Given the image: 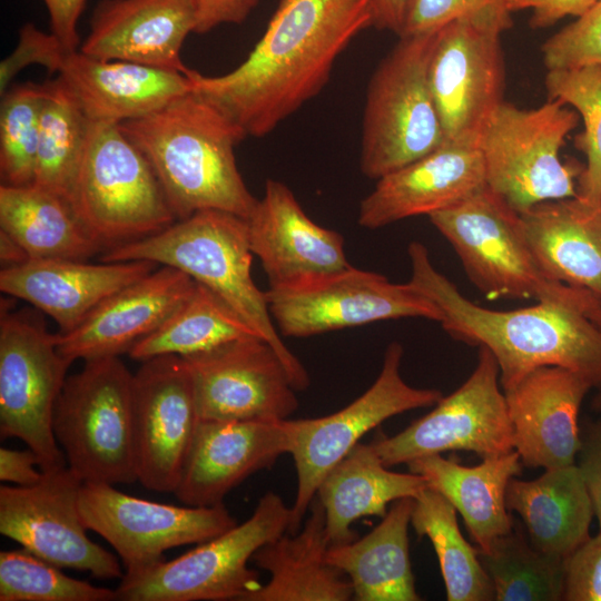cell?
<instances>
[{
  "instance_id": "1",
  "label": "cell",
  "mask_w": 601,
  "mask_h": 601,
  "mask_svg": "<svg viewBox=\"0 0 601 601\" xmlns=\"http://www.w3.org/2000/svg\"><path fill=\"white\" fill-rule=\"evenodd\" d=\"M370 27L371 0H279L244 62L219 76L186 75L247 137H263L322 91L337 58Z\"/></svg>"
},
{
  "instance_id": "2",
  "label": "cell",
  "mask_w": 601,
  "mask_h": 601,
  "mask_svg": "<svg viewBox=\"0 0 601 601\" xmlns=\"http://www.w3.org/2000/svg\"><path fill=\"white\" fill-rule=\"evenodd\" d=\"M410 282L441 309V325L453 338L486 347L495 357L503 390L541 366H562L601 386V329L587 315L595 297L588 292L572 302H538L529 307L494 311L466 298L432 264L427 248L412 242Z\"/></svg>"
},
{
  "instance_id": "3",
  "label": "cell",
  "mask_w": 601,
  "mask_h": 601,
  "mask_svg": "<svg viewBox=\"0 0 601 601\" xmlns=\"http://www.w3.org/2000/svg\"><path fill=\"white\" fill-rule=\"evenodd\" d=\"M118 126L151 165L177 220L206 209L249 218L258 198L247 188L234 151L247 136L195 91Z\"/></svg>"
},
{
  "instance_id": "4",
  "label": "cell",
  "mask_w": 601,
  "mask_h": 601,
  "mask_svg": "<svg viewBox=\"0 0 601 601\" xmlns=\"http://www.w3.org/2000/svg\"><path fill=\"white\" fill-rule=\"evenodd\" d=\"M253 256L247 220L228 211L206 209L157 234L108 249L100 259L107 263L147 260L170 266L205 285L272 345L294 388L306 390L309 375L282 341L265 292L253 280Z\"/></svg>"
},
{
  "instance_id": "5",
  "label": "cell",
  "mask_w": 601,
  "mask_h": 601,
  "mask_svg": "<svg viewBox=\"0 0 601 601\" xmlns=\"http://www.w3.org/2000/svg\"><path fill=\"white\" fill-rule=\"evenodd\" d=\"M70 204L106 250L177 221L151 165L111 122L90 120Z\"/></svg>"
},
{
  "instance_id": "6",
  "label": "cell",
  "mask_w": 601,
  "mask_h": 601,
  "mask_svg": "<svg viewBox=\"0 0 601 601\" xmlns=\"http://www.w3.org/2000/svg\"><path fill=\"white\" fill-rule=\"evenodd\" d=\"M132 382L119 356L85 361L65 382L52 427L68 467L83 483L137 481Z\"/></svg>"
},
{
  "instance_id": "7",
  "label": "cell",
  "mask_w": 601,
  "mask_h": 601,
  "mask_svg": "<svg viewBox=\"0 0 601 601\" xmlns=\"http://www.w3.org/2000/svg\"><path fill=\"white\" fill-rule=\"evenodd\" d=\"M436 33L400 37L371 77L359 156L361 170L371 179L422 158L445 141L427 75Z\"/></svg>"
},
{
  "instance_id": "8",
  "label": "cell",
  "mask_w": 601,
  "mask_h": 601,
  "mask_svg": "<svg viewBox=\"0 0 601 601\" xmlns=\"http://www.w3.org/2000/svg\"><path fill=\"white\" fill-rule=\"evenodd\" d=\"M428 218L489 299L572 302L589 292L545 276L524 236L520 214L487 185Z\"/></svg>"
},
{
  "instance_id": "9",
  "label": "cell",
  "mask_w": 601,
  "mask_h": 601,
  "mask_svg": "<svg viewBox=\"0 0 601 601\" xmlns=\"http://www.w3.org/2000/svg\"><path fill=\"white\" fill-rule=\"evenodd\" d=\"M579 117L559 99L530 109L503 101L479 140L486 185L519 214L575 197L583 167L563 162L560 151Z\"/></svg>"
},
{
  "instance_id": "10",
  "label": "cell",
  "mask_w": 601,
  "mask_h": 601,
  "mask_svg": "<svg viewBox=\"0 0 601 601\" xmlns=\"http://www.w3.org/2000/svg\"><path fill=\"white\" fill-rule=\"evenodd\" d=\"M289 524L290 508L278 494L267 492L245 522L178 558L139 574H124L117 600L246 601L262 585L248 561L259 548L288 532Z\"/></svg>"
},
{
  "instance_id": "11",
  "label": "cell",
  "mask_w": 601,
  "mask_h": 601,
  "mask_svg": "<svg viewBox=\"0 0 601 601\" xmlns=\"http://www.w3.org/2000/svg\"><path fill=\"white\" fill-rule=\"evenodd\" d=\"M512 26V13L503 12L461 18L437 31L427 75L445 141L479 146L504 101L501 36Z\"/></svg>"
},
{
  "instance_id": "12",
  "label": "cell",
  "mask_w": 601,
  "mask_h": 601,
  "mask_svg": "<svg viewBox=\"0 0 601 601\" xmlns=\"http://www.w3.org/2000/svg\"><path fill=\"white\" fill-rule=\"evenodd\" d=\"M71 363L56 334L31 311H1L0 434L23 441L42 471L67 465L52 427L53 412Z\"/></svg>"
},
{
  "instance_id": "13",
  "label": "cell",
  "mask_w": 601,
  "mask_h": 601,
  "mask_svg": "<svg viewBox=\"0 0 601 601\" xmlns=\"http://www.w3.org/2000/svg\"><path fill=\"white\" fill-rule=\"evenodd\" d=\"M265 295L282 334L292 337L386 319H442L440 307L411 282L392 283L352 265L269 286Z\"/></svg>"
},
{
  "instance_id": "14",
  "label": "cell",
  "mask_w": 601,
  "mask_h": 601,
  "mask_svg": "<svg viewBox=\"0 0 601 601\" xmlns=\"http://www.w3.org/2000/svg\"><path fill=\"white\" fill-rule=\"evenodd\" d=\"M402 357L403 346L391 343L377 378L359 397L333 414L293 420L295 442L290 454L295 462L297 491L290 508L288 533L299 531L325 474L368 431L394 415L433 406L443 397L439 390L408 385L401 375Z\"/></svg>"
},
{
  "instance_id": "15",
  "label": "cell",
  "mask_w": 601,
  "mask_h": 601,
  "mask_svg": "<svg viewBox=\"0 0 601 601\" xmlns=\"http://www.w3.org/2000/svg\"><path fill=\"white\" fill-rule=\"evenodd\" d=\"M499 384L495 357L479 346L476 366L457 390L402 432L372 442L382 462L390 467L445 451H469L482 459L513 451L512 424Z\"/></svg>"
},
{
  "instance_id": "16",
  "label": "cell",
  "mask_w": 601,
  "mask_h": 601,
  "mask_svg": "<svg viewBox=\"0 0 601 601\" xmlns=\"http://www.w3.org/2000/svg\"><path fill=\"white\" fill-rule=\"evenodd\" d=\"M79 509L86 528L118 553L126 575L162 562L164 552L171 548L203 543L237 524L223 503L164 504L126 494L107 483H82Z\"/></svg>"
},
{
  "instance_id": "17",
  "label": "cell",
  "mask_w": 601,
  "mask_h": 601,
  "mask_svg": "<svg viewBox=\"0 0 601 601\" xmlns=\"http://www.w3.org/2000/svg\"><path fill=\"white\" fill-rule=\"evenodd\" d=\"M82 481L68 465L29 486L0 487V533L61 569L99 580L122 578L118 559L87 535L79 509Z\"/></svg>"
},
{
  "instance_id": "18",
  "label": "cell",
  "mask_w": 601,
  "mask_h": 601,
  "mask_svg": "<svg viewBox=\"0 0 601 601\" xmlns=\"http://www.w3.org/2000/svg\"><path fill=\"white\" fill-rule=\"evenodd\" d=\"M183 359L199 420L280 421L298 407L285 365L262 337L237 339Z\"/></svg>"
},
{
  "instance_id": "19",
  "label": "cell",
  "mask_w": 601,
  "mask_h": 601,
  "mask_svg": "<svg viewBox=\"0 0 601 601\" xmlns=\"http://www.w3.org/2000/svg\"><path fill=\"white\" fill-rule=\"evenodd\" d=\"M132 402L137 481L150 491L175 493L199 422L183 357L142 361L134 374Z\"/></svg>"
},
{
  "instance_id": "20",
  "label": "cell",
  "mask_w": 601,
  "mask_h": 601,
  "mask_svg": "<svg viewBox=\"0 0 601 601\" xmlns=\"http://www.w3.org/2000/svg\"><path fill=\"white\" fill-rule=\"evenodd\" d=\"M294 421L199 420L175 491L185 505L214 506L249 475L293 450Z\"/></svg>"
},
{
  "instance_id": "21",
  "label": "cell",
  "mask_w": 601,
  "mask_h": 601,
  "mask_svg": "<svg viewBox=\"0 0 601 601\" xmlns=\"http://www.w3.org/2000/svg\"><path fill=\"white\" fill-rule=\"evenodd\" d=\"M591 388L574 371L541 366L503 390L522 464L545 470L575 464L580 407Z\"/></svg>"
},
{
  "instance_id": "22",
  "label": "cell",
  "mask_w": 601,
  "mask_h": 601,
  "mask_svg": "<svg viewBox=\"0 0 601 601\" xmlns=\"http://www.w3.org/2000/svg\"><path fill=\"white\" fill-rule=\"evenodd\" d=\"M195 285L187 274L161 266L110 295L76 328L57 333V347L70 363L129 353L171 316Z\"/></svg>"
},
{
  "instance_id": "23",
  "label": "cell",
  "mask_w": 601,
  "mask_h": 601,
  "mask_svg": "<svg viewBox=\"0 0 601 601\" xmlns=\"http://www.w3.org/2000/svg\"><path fill=\"white\" fill-rule=\"evenodd\" d=\"M477 145L444 141L422 158L377 179L361 201L358 224L376 229L451 207L485 186Z\"/></svg>"
},
{
  "instance_id": "24",
  "label": "cell",
  "mask_w": 601,
  "mask_h": 601,
  "mask_svg": "<svg viewBox=\"0 0 601 601\" xmlns=\"http://www.w3.org/2000/svg\"><path fill=\"white\" fill-rule=\"evenodd\" d=\"M196 22L197 0H99L78 50L186 72L180 51Z\"/></svg>"
},
{
  "instance_id": "25",
  "label": "cell",
  "mask_w": 601,
  "mask_h": 601,
  "mask_svg": "<svg viewBox=\"0 0 601 601\" xmlns=\"http://www.w3.org/2000/svg\"><path fill=\"white\" fill-rule=\"evenodd\" d=\"M247 220L252 252L269 286L349 266L344 237L311 219L293 191L268 179Z\"/></svg>"
},
{
  "instance_id": "26",
  "label": "cell",
  "mask_w": 601,
  "mask_h": 601,
  "mask_svg": "<svg viewBox=\"0 0 601 601\" xmlns=\"http://www.w3.org/2000/svg\"><path fill=\"white\" fill-rule=\"evenodd\" d=\"M147 260L88 264L73 259H29L0 272L2 293L50 316L59 333L76 328L100 303L156 269Z\"/></svg>"
},
{
  "instance_id": "27",
  "label": "cell",
  "mask_w": 601,
  "mask_h": 601,
  "mask_svg": "<svg viewBox=\"0 0 601 601\" xmlns=\"http://www.w3.org/2000/svg\"><path fill=\"white\" fill-rule=\"evenodd\" d=\"M59 76L89 120L117 125L145 117L190 90L186 72L99 59L79 50L67 55Z\"/></svg>"
},
{
  "instance_id": "28",
  "label": "cell",
  "mask_w": 601,
  "mask_h": 601,
  "mask_svg": "<svg viewBox=\"0 0 601 601\" xmlns=\"http://www.w3.org/2000/svg\"><path fill=\"white\" fill-rule=\"evenodd\" d=\"M520 217L545 276L587 289L601 302V205L575 196L536 204Z\"/></svg>"
},
{
  "instance_id": "29",
  "label": "cell",
  "mask_w": 601,
  "mask_h": 601,
  "mask_svg": "<svg viewBox=\"0 0 601 601\" xmlns=\"http://www.w3.org/2000/svg\"><path fill=\"white\" fill-rule=\"evenodd\" d=\"M329 545L325 511L315 496L298 532L284 533L253 555L256 565L270 577L246 601L352 600L354 593L348 578L326 559Z\"/></svg>"
},
{
  "instance_id": "30",
  "label": "cell",
  "mask_w": 601,
  "mask_h": 601,
  "mask_svg": "<svg viewBox=\"0 0 601 601\" xmlns=\"http://www.w3.org/2000/svg\"><path fill=\"white\" fill-rule=\"evenodd\" d=\"M521 464L519 453L513 450L482 459L475 466L434 454L415 459L407 467L422 475L428 487L456 509L479 552H487L497 538L514 526L505 494L510 480L520 474Z\"/></svg>"
},
{
  "instance_id": "31",
  "label": "cell",
  "mask_w": 601,
  "mask_h": 601,
  "mask_svg": "<svg viewBox=\"0 0 601 601\" xmlns=\"http://www.w3.org/2000/svg\"><path fill=\"white\" fill-rule=\"evenodd\" d=\"M426 487L422 475L390 471L372 443H357L325 474L315 494L325 511L331 545L356 540L351 529L356 520L383 518L391 502L416 497Z\"/></svg>"
},
{
  "instance_id": "32",
  "label": "cell",
  "mask_w": 601,
  "mask_h": 601,
  "mask_svg": "<svg viewBox=\"0 0 601 601\" xmlns=\"http://www.w3.org/2000/svg\"><path fill=\"white\" fill-rule=\"evenodd\" d=\"M505 502L521 516L530 543L543 553L565 560L590 536L594 509L577 463L548 469L534 480L512 477Z\"/></svg>"
},
{
  "instance_id": "33",
  "label": "cell",
  "mask_w": 601,
  "mask_h": 601,
  "mask_svg": "<svg viewBox=\"0 0 601 601\" xmlns=\"http://www.w3.org/2000/svg\"><path fill=\"white\" fill-rule=\"evenodd\" d=\"M414 497L393 502L366 535L328 546V563L342 571L357 601H418L411 566L408 525Z\"/></svg>"
},
{
  "instance_id": "34",
  "label": "cell",
  "mask_w": 601,
  "mask_h": 601,
  "mask_svg": "<svg viewBox=\"0 0 601 601\" xmlns=\"http://www.w3.org/2000/svg\"><path fill=\"white\" fill-rule=\"evenodd\" d=\"M0 229L16 239L31 259L86 262L102 249L69 201L33 184H1Z\"/></svg>"
},
{
  "instance_id": "35",
  "label": "cell",
  "mask_w": 601,
  "mask_h": 601,
  "mask_svg": "<svg viewBox=\"0 0 601 601\" xmlns=\"http://www.w3.org/2000/svg\"><path fill=\"white\" fill-rule=\"evenodd\" d=\"M252 336L260 337L223 298L196 282L171 316L128 354L140 362L161 355L186 357Z\"/></svg>"
},
{
  "instance_id": "36",
  "label": "cell",
  "mask_w": 601,
  "mask_h": 601,
  "mask_svg": "<svg viewBox=\"0 0 601 601\" xmlns=\"http://www.w3.org/2000/svg\"><path fill=\"white\" fill-rule=\"evenodd\" d=\"M42 85L43 99L32 184L70 203L90 120L60 76Z\"/></svg>"
},
{
  "instance_id": "37",
  "label": "cell",
  "mask_w": 601,
  "mask_h": 601,
  "mask_svg": "<svg viewBox=\"0 0 601 601\" xmlns=\"http://www.w3.org/2000/svg\"><path fill=\"white\" fill-rule=\"evenodd\" d=\"M456 512L443 495L427 486L414 497L411 525L435 550L447 601H492V580L479 550L462 535Z\"/></svg>"
},
{
  "instance_id": "38",
  "label": "cell",
  "mask_w": 601,
  "mask_h": 601,
  "mask_svg": "<svg viewBox=\"0 0 601 601\" xmlns=\"http://www.w3.org/2000/svg\"><path fill=\"white\" fill-rule=\"evenodd\" d=\"M479 558L492 580L494 600H563L565 560L536 550L520 529L513 526Z\"/></svg>"
},
{
  "instance_id": "39",
  "label": "cell",
  "mask_w": 601,
  "mask_h": 601,
  "mask_svg": "<svg viewBox=\"0 0 601 601\" xmlns=\"http://www.w3.org/2000/svg\"><path fill=\"white\" fill-rule=\"evenodd\" d=\"M544 83L548 99L570 105L583 120V131L574 137V147L587 158L577 196L601 205V65L548 70Z\"/></svg>"
},
{
  "instance_id": "40",
  "label": "cell",
  "mask_w": 601,
  "mask_h": 601,
  "mask_svg": "<svg viewBox=\"0 0 601 601\" xmlns=\"http://www.w3.org/2000/svg\"><path fill=\"white\" fill-rule=\"evenodd\" d=\"M1 97V184L31 185L36 173L43 85L16 83Z\"/></svg>"
},
{
  "instance_id": "41",
  "label": "cell",
  "mask_w": 601,
  "mask_h": 601,
  "mask_svg": "<svg viewBox=\"0 0 601 601\" xmlns=\"http://www.w3.org/2000/svg\"><path fill=\"white\" fill-rule=\"evenodd\" d=\"M27 550L0 552V601H114L116 590L65 574Z\"/></svg>"
},
{
  "instance_id": "42",
  "label": "cell",
  "mask_w": 601,
  "mask_h": 601,
  "mask_svg": "<svg viewBox=\"0 0 601 601\" xmlns=\"http://www.w3.org/2000/svg\"><path fill=\"white\" fill-rule=\"evenodd\" d=\"M541 53L546 70L601 65V0L549 37Z\"/></svg>"
},
{
  "instance_id": "43",
  "label": "cell",
  "mask_w": 601,
  "mask_h": 601,
  "mask_svg": "<svg viewBox=\"0 0 601 601\" xmlns=\"http://www.w3.org/2000/svg\"><path fill=\"white\" fill-rule=\"evenodd\" d=\"M503 12H511L505 0H407L397 37L434 33L461 18Z\"/></svg>"
},
{
  "instance_id": "44",
  "label": "cell",
  "mask_w": 601,
  "mask_h": 601,
  "mask_svg": "<svg viewBox=\"0 0 601 601\" xmlns=\"http://www.w3.org/2000/svg\"><path fill=\"white\" fill-rule=\"evenodd\" d=\"M69 52L52 32H45L32 22L24 23L19 30L16 48L0 62L1 96L17 75L31 65L59 73Z\"/></svg>"
},
{
  "instance_id": "45",
  "label": "cell",
  "mask_w": 601,
  "mask_h": 601,
  "mask_svg": "<svg viewBox=\"0 0 601 601\" xmlns=\"http://www.w3.org/2000/svg\"><path fill=\"white\" fill-rule=\"evenodd\" d=\"M565 601H601V531L589 536L564 561Z\"/></svg>"
},
{
  "instance_id": "46",
  "label": "cell",
  "mask_w": 601,
  "mask_h": 601,
  "mask_svg": "<svg viewBox=\"0 0 601 601\" xmlns=\"http://www.w3.org/2000/svg\"><path fill=\"white\" fill-rule=\"evenodd\" d=\"M575 463L587 483L601 531V417L581 430V445Z\"/></svg>"
},
{
  "instance_id": "47",
  "label": "cell",
  "mask_w": 601,
  "mask_h": 601,
  "mask_svg": "<svg viewBox=\"0 0 601 601\" xmlns=\"http://www.w3.org/2000/svg\"><path fill=\"white\" fill-rule=\"evenodd\" d=\"M599 0H505L513 13L530 10L529 26L532 29H545L565 17H580Z\"/></svg>"
},
{
  "instance_id": "48",
  "label": "cell",
  "mask_w": 601,
  "mask_h": 601,
  "mask_svg": "<svg viewBox=\"0 0 601 601\" xmlns=\"http://www.w3.org/2000/svg\"><path fill=\"white\" fill-rule=\"evenodd\" d=\"M262 0H197L195 33L210 32L221 24L243 23Z\"/></svg>"
},
{
  "instance_id": "49",
  "label": "cell",
  "mask_w": 601,
  "mask_h": 601,
  "mask_svg": "<svg viewBox=\"0 0 601 601\" xmlns=\"http://www.w3.org/2000/svg\"><path fill=\"white\" fill-rule=\"evenodd\" d=\"M52 32L69 51L79 49L78 23L87 0H42Z\"/></svg>"
},
{
  "instance_id": "50",
  "label": "cell",
  "mask_w": 601,
  "mask_h": 601,
  "mask_svg": "<svg viewBox=\"0 0 601 601\" xmlns=\"http://www.w3.org/2000/svg\"><path fill=\"white\" fill-rule=\"evenodd\" d=\"M39 459L36 453L28 450L0 449V480L19 486H29L38 483L42 470H37Z\"/></svg>"
},
{
  "instance_id": "51",
  "label": "cell",
  "mask_w": 601,
  "mask_h": 601,
  "mask_svg": "<svg viewBox=\"0 0 601 601\" xmlns=\"http://www.w3.org/2000/svg\"><path fill=\"white\" fill-rule=\"evenodd\" d=\"M407 0H371L373 27L398 36Z\"/></svg>"
},
{
  "instance_id": "52",
  "label": "cell",
  "mask_w": 601,
  "mask_h": 601,
  "mask_svg": "<svg viewBox=\"0 0 601 601\" xmlns=\"http://www.w3.org/2000/svg\"><path fill=\"white\" fill-rule=\"evenodd\" d=\"M0 258L3 268L21 265L31 259L26 249L16 239L1 229Z\"/></svg>"
},
{
  "instance_id": "53",
  "label": "cell",
  "mask_w": 601,
  "mask_h": 601,
  "mask_svg": "<svg viewBox=\"0 0 601 601\" xmlns=\"http://www.w3.org/2000/svg\"><path fill=\"white\" fill-rule=\"evenodd\" d=\"M587 315L601 329V302L594 297L587 308ZM592 408L601 413V386L598 388L597 395L592 400Z\"/></svg>"
}]
</instances>
